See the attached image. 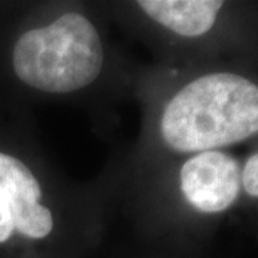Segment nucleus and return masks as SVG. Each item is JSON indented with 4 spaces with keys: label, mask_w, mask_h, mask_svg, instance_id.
<instances>
[{
    "label": "nucleus",
    "mask_w": 258,
    "mask_h": 258,
    "mask_svg": "<svg viewBox=\"0 0 258 258\" xmlns=\"http://www.w3.org/2000/svg\"><path fill=\"white\" fill-rule=\"evenodd\" d=\"M161 135L192 155L257 139L258 81L224 69L197 75L166 103Z\"/></svg>",
    "instance_id": "nucleus-1"
},
{
    "label": "nucleus",
    "mask_w": 258,
    "mask_h": 258,
    "mask_svg": "<svg viewBox=\"0 0 258 258\" xmlns=\"http://www.w3.org/2000/svg\"><path fill=\"white\" fill-rule=\"evenodd\" d=\"M103 59L98 30L76 12L25 32L13 49L19 79L46 93H71L89 86L101 74Z\"/></svg>",
    "instance_id": "nucleus-2"
},
{
    "label": "nucleus",
    "mask_w": 258,
    "mask_h": 258,
    "mask_svg": "<svg viewBox=\"0 0 258 258\" xmlns=\"http://www.w3.org/2000/svg\"><path fill=\"white\" fill-rule=\"evenodd\" d=\"M42 189L35 175L18 158L0 152V244L15 231L42 240L53 230V217L40 204Z\"/></svg>",
    "instance_id": "nucleus-3"
},
{
    "label": "nucleus",
    "mask_w": 258,
    "mask_h": 258,
    "mask_svg": "<svg viewBox=\"0 0 258 258\" xmlns=\"http://www.w3.org/2000/svg\"><path fill=\"white\" fill-rule=\"evenodd\" d=\"M242 165L225 151L194 154L179 171L185 201L203 215H221L238 203L242 191Z\"/></svg>",
    "instance_id": "nucleus-4"
},
{
    "label": "nucleus",
    "mask_w": 258,
    "mask_h": 258,
    "mask_svg": "<svg viewBox=\"0 0 258 258\" xmlns=\"http://www.w3.org/2000/svg\"><path fill=\"white\" fill-rule=\"evenodd\" d=\"M141 10L161 26L185 39L208 35L221 16L222 0H141Z\"/></svg>",
    "instance_id": "nucleus-5"
},
{
    "label": "nucleus",
    "mask_w": 258,
    "mask_h": 258,
    "mask_svg": "<svg viewBox=\"0 0 258 258\" xmlns=\"http://www.w3.org/2000/svg\"><path fill=\"white\" fill-rule=\"evenodd\" d=\"M241 195H245V198L251 203L258 204V148L245 159L241 172Z\"/></svg>",
    "instance_id": "nucleus-6"
}]
</instances>
